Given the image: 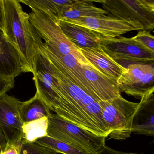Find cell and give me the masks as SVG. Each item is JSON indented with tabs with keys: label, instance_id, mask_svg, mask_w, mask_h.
<instances>
[{
	"label": "cell",
	"instance_id": "17",
	"mask_svg": "<svg viewBox=\"0 0 154 154\" xmlns=\"http://www.w3.org/2000/svg\"><path fill=\"white\" fill-rule=\"evenodd\" d=\"M51 111L48 106L37 91L33 97L22 102L20 107V115L23 124L42 118H48L51 114Z\"/></svg>",
	"mask_w": 154,
	"mask_h": 154
},
{
	"label": "cell",
	"instance_id": "4",
	"mask_svg": "<svg viewBox=\"0 0 154 154\" xmlns=\"http://www.w3.org/2000/svg\"><path fill=\"white\" fill-rule=\"evenodd\" d=\"M126 69L117 80L121 92L141 99L154 93V59L116 61Z\"/></svg>",
	"mask_w": 154,
	"mask_h": 154
},
{
	"label": "cell",
	"instance_id": "2",
	"mask_svg": "<svg viewBox=\"0 0 154 154\" xmlns=\"http://www.w3.org/2000/svg\"><path fill=\"white\" fill-rule=\"evenodd\" d=\"M4 13L2 31L21 57L24 73L34 74L38 50L42 39L31 23L29 14L18 0H3Z\"/></svg>",
	"mask_w": 154,
	"mask_h": 154
},
{
	"label": "cell",
	"instance_id": "12",
	"mask_svg": "<svg viewBox=\"0 0 154 154\" xmlns=\"http://www.w3.org/2000/svg\"><path fill=\"white\" fill-rule=\"evenodd\" d=\"M79 68L94 96L99 102L112 100L121 96L117 80L107 77L91 64L79 62Z\"/></svg>",
	"mask_w": 154,
	"mask_h": 154
},
{
	"label": "cell",
	"instance_id": "3",
	"mask_svg": "<svg viewBox=\"0 0 154 154\" xmlns=\"http://www.w3.org/2000/svg\"><path fill=\"white\" fill-rule=\"evenodd\" d=\"M47 135L89 154L101 151L106 146V137L100 136L69 122L57 114L48 118Z\"/></svg>",
	"mask_w": 154,
	"mask_h": 154
},
{
	"label": "cell",
	"instance_id": "23",
	"mask_svg": "<svg viewBox=\"0 0 154 154\" xmlns=\"http://www.w3.org/2000/svg\"><path fill=\"white\" fill-rule=\"evenodd\" d=\"M133 39L154 53V36L149 31H140L135 36L133 37Z\"/></svg>",
	"mask_w": 154,
	"mask_h": 154
},
{
	"label": "cell",
	"instance_id": "9",
	"mask_svg": "<svg viewBox=\"0 0 154 154\" xmlns=\"http://www.w3.org/2000/svg\"><path fill=\"white\" fill-rule=\"evenodd\" d=\"M64 21L90 29L103 38H116L128 32L142 30L141 26L138 24L106 14L94 17H81L76 20Z\"/></svg>",
	"mask_w": 154,
	"mask_h": 154
},
{
	"label": "cell",
	"instance_id": "28",
	"mask_svg": "<svg viewBox=\"0 0 154 154\" xmlns=\"http://www.w3.org/2000/svg\"><path fill=\"white\" fill-rule=\"evenodd\" d=\"M141 1L148 9L154 11V0H141Z\"/></svg>",
	"mask_w": 154,
	"mask_h": 154
},
{
	"label": "cell",
	"instance_id": "18",
	"mask_svg": "<svg viewBox=\"0 0 154 154\" xmlns=\"http://www.w3.org/2000/svg\"><path fill=\"white\" fill-rule=\"evenodd\" d=\"M92 1L74 0L61 16L60 20H74L81 17H94L107 14L103 9L94 5Z\"/></svg>",
	"mask_w": 154,
	"mask_h": 154
},
{
	"label": "cell",
	"instance_id": "6",
	"mask_svg": "<svg viewBox=\"0 0 154 154\" xmlns=\"http://www.w3.org/2000/svg\"><path fill=\"white\" fill-rule=\"evenodd\" d=\"M99 104L110 132L109 138L120 140L130 137L133 118L139 103L130 102L120 96Z\"/></svg>",
	"mask_w": 154,
	"mask_h": 154
},
{
	"label": "cell",
	"instance_id": "10",
	"mask_svg": "<svg viewBox=\"0 0 154 154\" xmlns=\"http://www.w3.org/2000/svg\"><path fill=\"white\" fill-rule=\"evenodd\" d=\"M22 101L5 94L0 96V131L7 143L21 140L23 123L20 115Z\"/></svg>",
	"mask_w": 154,
	"mask_h": 154
},
{
	"label": "cell",
	"instance_id": "19",
	"mask_svg": "<svg viewBox=\"0 0 154 154\" xmlns=\"http://www.w3.org/2000/svg\"><path fill=\"white\" fill-rule=\"evenodd\" d=\"M20 3L28 5L31 10H37L51 14L60 20L62 14L73 0H18Z\"/></svg>",
	"mask_w": 154,
	"mask_h": 154
},
{
	"label": "cell",
	"instance_id": "22",
	"mask_svg": "<svg viewBox=\"0 0 154 154\" xmlns=\"http://www.w3.org/2000/svg\"><path fill=\"white\" fill-rule=\"evenodd\" d=\"M20 154H57L49 147L37 142H28L22 139Z\"/></svg>",
	"mask_w": 154,
	"mask_h": 154
},
{
	"label": "cell",
	"instance_id": "26",
	"mask_svg": "<svg viewBox=\"0 0 154 154\" xmlns=\"http://www.w3.org/2000/svg\"><path fill=\"white\" fill-rule=\"evenodd\" d=\"M94 154H138L131 153H125L124 152H119L116 150H113L112 148L107 146H105V147L99 152Z\"/></svg>",
	"mask_w": 154,
	"mask_h": 154
},
{
	"label": "cell",
	"instance_id": "29",
	"mask_svg": "<svg viewBox=\"0 0 154 154\" xmlns=\"http://www.w3.org/2000/svg\"><path fill=\"white\" fill-rule=\"evenodd\" d=\"M6 143H7V142L4 137L3 135L0 131V151L3 150L5 148Z\"/></svg>",
	"mask_w": 154,
	"mask_h": 154
},
{
	"label": "cell",
	"instance_id": "14",
	"mask_svg": "<svg viewBox=\"0 0 154 154\" xmlns=\"http://www.w3.org/2000/svg\"><path fill=\"white\" fill-rule=\"evenodd\" d=\"M59 24L65 36L79 49L100 48L102 37L99 33L64 20H60Z\"/></svg>",
	"mask_w": 154,
	"mask_h": 154
},
{
	"label": "cell",
	"instance_id": "1",
	"mask_svg": "<svg viewBox=\"0 0 154 154\" xmlns=\"http://www.w3.org/2000/svg\"><path fill=\"white\" fill-rule=\"evenodd\" d=\"M40 49L50 61L60 85V99L53 112L64 119L100 136L110 134L99 102L79 85L53 50L43 42Z\"/></svg>",
	"mask_w": 154,
	"mask_h": 154
},
{
	"label": "cell",
	"instance_id": "16",
	"mask_svg": "<svg viewBox=\"0 0 154 154\" xmlns=\"http://www.w3.org/2000/svg\"><path fill=\"white\" fill-rule=\"evenodd\" d=\"M132 132L154 137V94L141 99L135 113Z\"/></svg>",
	"mask_w": 154,
	"mask_h": 154
},
{
	"label": "cell",
	"instance_id": "24",
	"mask_svg": "<svg viewBox=\"0 0 154 154\" xmlns=\"http://www.w3.org/2000/svg\"><path fill=\"white\" fill-rule=\"evenodd\" d=\"M22 139L13 143H7L5 148L0 151V154H20Z\"/></svg>",
	"mask_w": 154,
	"mask_h": 154
},
{
	"label": "cell",
	"instance_id": "13",
	"mask_svg": "<svg viewBox=\"0 0 154 154\" xmlns=\"http://www.w3.org/2000/svg\"><path fill=\"white\" fill-rule=\"evenodd\" d=\"M22 73L24 67L20 53L0 30V77L14 80Z\"/></svg>",
	"mask_w": 154,
	"mask_h": 154
},
{
	"label": "cell",
	"instance_id": "8",
	"mask_svg": "<svg viewBox=\"0 0 154 154\" xmlns=\"http://www.w3.org/2000/svg\"><path fill=\"white\" fill-rule=\"evenodd\" d=\"M33 76L36 91L38 92L51 110L53 111L60 99L59 83L50 61L40 48Z\"/></svg>",
	"mask_w": 154,
	"mask_h": 154
},
{
	"label": "cell",
	"instance_id": "21",
	"mask_svg": "<svg viewBox=\"0 0 154 154\" xmlns=\"http://www.w3.org/2000/svg\"><path fill=\"white\" fill-rule=\"evenodd\" d=\"M35 142L51 148L57 153L63 154H89L67 143L46 136L37 139Z\"/></svg>",
	"mask_w": 154,
	"mask_h": 154
},
{
	"label": "cell",
	"instance_id": "7",
	"mask_svg": "<svg viewBox=\"0 0 154 154\" xmlns=\"http://www.w3.org/2000/svg\"><path fill=\"white\" fill-rule=\"evenodd\" d=\"M92 1L101 4L108 15L138 24L142 30H154V11L148 9L140 0Z\"/></svg>",
	"mask_w": 154,
	"mask_h": 154
},
{
	"label": "cell",
	"instance_id": "25",
	"mask_svg": "<svg viewBox=\"0 0 154 154\" xmlns=\"http://www.w3.org/2000/svg\"><path fill=\"white\" fill-rule=\"evenodd\" d=\"M14 83V80H7L0 77V96L13 88Z\"/></svg>",
	"mask_w": 154,
	"mask_h": 154
},
{
	"label": "cell",
	"instance_id": "27",
	"mask_svg": "<svg viewBox=\"0 0 154 154\" xmlns=\"http://www.w3.org/2000/svg\"><path fill=\"white\" fill-rule=\"evenodd\" d=\"M4 19V6L3 0H0V30L2 31L3 29Z\"/></svg>",
	"mask_w": 154,
	"mask_h": 154
},
{
	"label": "cell",
	"instance_id": "20",
	"mask_svg": "<svg viewBox=\"0 0 154 154\" xmlns=\"http://www.w3.org/2000/svg\"><path fill=\"white\" fill-rule=\"evenodd\" d=\"M48 118L43 117L23 124L22 139L28 142H35L37 139L47 136Z\"/></svg>",
	"mask_w": 154,
	"mask_h": 154
},
{
	"label": "cell",
	"instance_id": "15",
	"mask_svg": "<svg viewBox=\"0 0 154 154\" xmlns=\"http://www.w3.org/2000/svg\"><path fill=\"white\" fill-rule=\"evenodd\" d=\"M80 49L91 64L109 77L118 80L126 71L125 68L105 52L101 47Z\"/></svg>",
	"mask_w": 154,
	"mask_h": 154
},
{
	"label": "cell",
	"instance_id": "5",
	"mask_svg": "<svg viewBox=\"0 0 154 154\" xmlns=\"http://www.w3.org/2000/svg\"><path fill=\"white\" fill-rule=\"evenodd\" d=\"M29 16L30 21L50 48L60 55L72 54L81 64L92 65L83 56L80 49L65 36L57 18L37 10H32Z\"/></svg>",
	"mask_w": 154,
	"mask_h": 154
},
{
	"label": "cell",
	"instance_id": "11",
	"mask_svg": "<svg viewBox=\"0 0 154 154\" xmlns=\"http://www.w3.org/2000/svg\"><path fill=\"white\" fill-rule=\"evenodd\" d=\"M100 47L115 61L128 59H154V52L133 38L102 37Z\"/></svg>",
	"mask_w": 154,
	"mask_h": 154
}]
</instances>
